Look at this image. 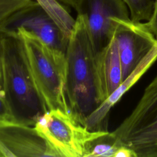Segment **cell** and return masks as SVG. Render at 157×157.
I'll use <instances>...</instances> for the list:
<instances>
[{
	"label": "cell",
	"mask_w": 157,
	"mask_h": 157,
	"mask_svg": "<svg viewBox=\"0 0 157 157\" xmlns=\"http://www.w3.org/2000/svg\"><path fill=\"white\" fill-rule=\"evenodd\" d=\"M96 56L86 23L77 15L66 50L65 93L71 114L83 126L86 118L101 104Z\"/></svg>",
	"instance_id": "6da1fadb"
},
{
	"label": "cell",
	"mask_w": 157,
	"mask_h": 157,
	"mask_svg": "<svg viewBox=\"0 0 157 157\" xmlns=\"http://www.w3.org/2000/svg\"><path fill=\"white\" fill-rule=\"evenodd\" d=\"M0 68L6 98L16 119L34 126L48 110L36 91L14 31H0Z\"/></svg>",
	"instance_id": "7a4b0ae2"
},
{
	"label": "cell",
	"mask_w": 157,
	"mask_h": 157,
	"mask_svg": "<svg viewBox=\"0 0 157 157\" xmlns=\"http://www.w3.org/2000/svg\"><path fill=\"white\" fill-rule=\"evenodd\" d=\"M9 31H14L21 41L34 87L47 110L71 113L65 93L66 53L49 47L23 28Z\"/></svg>",
	"instance_id": "3957f363"
},
{
	"label": "cell",
	"mask_w": 157,
	"mask_h": 157,
	"mask_svg": "<svg viewBox=\"0 0 157 157\" xmlns=\"http://www.w3.org/2000/svg\"><path fill=\"white\" fill-rule=\"evenodd\" d=\"M112 132L137 157H157V74L131 114Z\"/></svg>",
	"instance_id": "277c9868"
},
{
	"label": "cell",
	"mask_w": 157,
	"mask_h": 157,
	"mask_svg": "<svg viewBox=\"0 0 157 157\" xmlns=\"http://www.w3.org/2000/svg\"><path fill=\"white\" fill-rule=\"evenodd\" d=\"M58 157H84L88 144L108 131H91L59 109L47 110L34 125Z\"/></svg>",
	"instance_id": "5b68a950"
},
{
	"label": "cell",
	"mask_w": 157,
	"mask_h": 157,
	"mask_svg": "<svg viewBox=\"0 0 157 157\" xmlns=\"http://www.w3.org/2000/svg\"><path fill=\"white\" fill-rule=\"evenodd\" d=\"M113 20L112 36L117 42L123 82L157 47V40L142 23L118 18Z\"/></svg>",
	"instance_id": "8992f818"
},
{
	"label": "cell",
	"mask_w": 157,
	"mask_h": 157,
	"mask_svg": "<svg viewBox=\"0 0 157 157\" xmlns=\"http://www.w3.org/2000/svg\"><path fill=\"white\" fill-rule=\"evenodd\" d=\"M128 6L123 0H77L74 9L82 16L96 53L112 37L113 18L129 20Z\"/></svg>",
	"instance_id": "52a82bcc"
},
{
	"label": "cell",
	"mask_w": 157,
	"mask_h": 157,
	"mask_svg": "<svg viewBox=\"0 0 157 157\" xmlns=\"http://www.w3.org/2000/svg\"><path fill=\"white\" fill-rule=\"evenodd\" d=\"M18 27L33 33L49 47L66 53L68 39L37 1L18 9L2 21L0 31Z\"/></svg>",
	"instance_id": "ba28073f"
},
{
	"label": "cell",
	"mask_w": 157,
	"mask_h": 157,
	"mask_svg": "<svg viewBox=\"0 0 157 157\" xmlns=\"http://www.w3.org/2000/svg\"><path fill=\"white\" fill-rule=\"evenodd\" d=\"M0 153L6 157H58L34 126L17 121L0 123Z\"/></svg>",
	"instance_id": "9c48e42d"
},
{
	"label": "cell",
	"mask_w": 157,
	"mask_h": 157,
	"mask_svg": "<svg viewBox=\"0 0 157 157\" xmlns=\"http://www.w3.org/2000/svg\"><path fill=\"white\" fill-rule=\"evenodd\" d=\"M98 98L101 104L122 83L121 66L117 40L112 36L96 56Z\"/></svg>",
	"instance_id": "30bf717a"
},
{
	"label": "cell",
	"mask_w": 157,
	"mask_h": 157,
	"mask_svg": "<svg viewBox=\"0 0 157 157\" xmlns=\"http://www.w3.org/2000/svg\"><path fill=\"white\" fill-rule=\"evenodd\" d=\"M156 59L157 47L153 49L120 86L86 118L84 126L91 131H108V119L110 109L120 100L123 94L140 78Z\"/></svg>",
	"instance_id": "8fae6325"
},
{
	"label": "cell",
	"mask_w": 157,
	"mask_h": 157,
	"mask_svg": "<svg viewBox=\"0 0 157 157\" xmlns=\"http://www.w3.org/2000/svg\"><path fill=\"white\" fill-rule=\"evenodd\" d=\"M121 146L116 136L108 131L88 144L84 157H114Z\"/></svg>",
	"instance_id": "7c38bea8"
},
{
	"label": "cell",
	"mask_w": 157,
	"mask_h": 157,
	"mask_svg": "<svg viewBox=\"0 0 157 157\" xmlns=\"http://www.w3.org/2000/svg\"><path fill=\"white\" fill-rule=\"evenodd\" d=\"M130 12V18L134 22L148 21L151 17L153 8V0H123Z\"/></svg>",
	"instance_id": "4fadbf2b"
},
{
	"label": "cell",
	"mask_w": 157,
	"mask_h": 157,
	"mask_svg": "<svg viewBox=\"0 0 157 157\" xmlns=\"http://www.w3.org/2000/svg\"><path fill=\"white\" fill-rule=\"evenodd\" d=\"M34 0H0V23L15 11Z\"/></svg>",
	"instance_id": "5bb4252c"
},
{
	"label": "cell",
	"mask_w": 157,
	"mask_h": 157,
	"mask_svg": "<svg viewBox=\"0 0 157 157\" xmlns=\"http://www.w3.org/2000/svg\"><path fill=\"white\" fill-rule=\"evenodd\" d=\"M13 121L19 122L13 115L6 98L0 96V123Z\"/></svg>",
	"instance_id": "9a60e30c"
},
{
	"label": "cell",
	"mask_w": 157,
	"mask_h": 157,
	"mask_svg": "<svg viewBox=\"0 0 157 157\" xmlns=\"http://www.w3.org/2000/svg\"><path fill=\"white\" fill-rule=\"evenodd\" d=\"M143 25L155 36L157 40V0L154 1V8L152 15L146 23Z\"/></svg>",
	"instance_id": "2e32d148"
},
{
	"label": "cell",
	"mask_w": 157,
	"mask_h": 157,
	"mask_svg": "<svg viewBox=\"0 0 157 157\" xmlns=\"http://www.w3.org/2000/svg\"><path fill=\"white\" fill-rule=\"evenodd\" d=\"M114 157H137V156L132 150L122 145L118 149Z\"/></svg>",
	"instance_id": "e0dca14e"
},
{
	"label": "cell",
	"mask_w": 157,
	"mask_h": 157,
	"mask_svg": "<svg viewBox=\"0 0 157 157\" xmlns=\"http://www.w3.org/2000/svg\"><path fill=\"white\" fill-rule=\"evenodd\" d=\"M56 1L65 6L71 7L74 9L77 0H56Z\"/></svg>",
	"instance_id": "ac0fdd59"
},
{
	"label": "cell",
	"mask_w": 157,
	"mask_h": 157,
	"mask_svg": "<svg viewBox=\"0 0 157 157\" xmlns=\"http://www.w3.org/2000/svg\"><path fill=\"white\" fill-rule=\"evenodd\" d=\"M0 96L6 97L5 91H4V86H3V82H2V78L1 68H0Z\"/></svg>",
	"instance_id": "d6986e66"
}]
</instances>
